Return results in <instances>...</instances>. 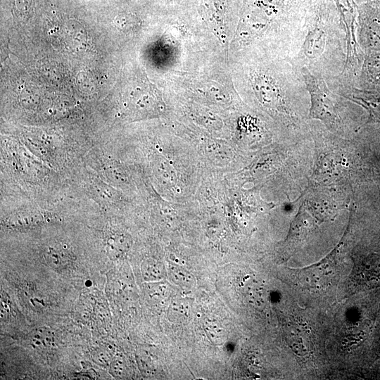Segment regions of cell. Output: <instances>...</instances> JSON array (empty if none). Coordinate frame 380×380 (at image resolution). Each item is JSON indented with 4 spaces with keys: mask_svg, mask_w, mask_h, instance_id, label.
Returning <instances> with one entry per match:
<instances>
[{
    "mask_svg": "<svg viewBox=\"0 0 380 380\" xmlns=\"http://www.w3.org/2000/svg\"><path fill=\"white\" fill-rule=\"evenodd\" d=\"M347 33L335 0H308L286 58L299 70L324 79L343 70Z\"/></svg>",
    "mask_w": 380,
    "mask_h": 380,
    "instance_id": "1",
    "label": "cell"
},
{
    "mask_svg": "<svg viewBox=\"0 0 380 380\" xmlns=\"http://www.w3.org/2000/svg\"><path fill=\"white\" fill-rule=\"evenodd\" d=\"M249 85L258 100L293 123L296 107L310 99L303 75L286 58L279 56L275 66L255 68Z\"/></svg>",
    "mask_w": 380,
    "mask_h": 380,
    "instance_id": "2",
    "label": "cell"
},
{
    "mask_svg": "<svg viewBox=\"0 0 380 380\" xmlns=\"http://www.w3.org/2000/svg\"><path fill=\"white\" fill-rule=\"evenodd\" d=\"M300 71L310 97L308 118L320 120L330 130H338L344 126L345 119L341 111L346 108L350 100L332 90L324 78L305 69Z\"/></svg>",
    "mask_w": 380,
    "mask_h": 380,
    "instance_id": "3",
    "label": "cell"
},
{
    "mask_svg": "<svg viewBox=\"0 0 380 380\" xmlns=\"http://www.w3.org/2000/svg\"><path fill=\"white\" fill-rule=\"evenodd\" d=\"M363 108L368 114L367 122L380 125V91L366 90L356 87L334 91Z\"/></svg>",
    "mask_w": 380,
    "mask_h": 380,
    "instance_id": "4",
    "label": "cell"
},
{
    "mask_svg": "<svg viewBox=\"0 0 380 380\" xmlns=\"http://www.w3.org/2000/svg\"><path fill=\"white\" fill-rule=\"evenodd\" d=\"M356 88L380 91V53L365 56Z\"/></svg>",
    "mask_w": 380,
    "mask_h": 380,
    "instance_id": "5",
    "label": "cell"
},
{
    "mask_svg": "<svg viewBox=\"0 0 380 380\" xmlns=\"http://www.w3.org/2000/svg\"><path fill=\"white\" fill-rule=\"evenodd\" d=\"M44 258L49 265L57 270L65 268L71 262L69 253L61 248H47L44 252Z\"/></svg>",
    "mask_w": 380,
    "mask_h": 380,
    "instance_id": "6",
    "label": "cell"
},
{
    "mask_svg": "<svg viewBox=\"0 0 380 380\" xmlns=\"http://www.w3.org/2000/svg\"><path fill=\"white\" fill-rule=\"evenodd\" d=\"M359 279L366 282L376 279L380 275V260L370 257L365 260L357 270Z\"/></svg>",
    "mask_w": 380,
    "mask_h": 380,
    "instance_id": "7",
    "label": "cell"
},
{
    "mask_svg": "<svg viewBox=\"0 0 380 380\" xmlns=\"http://www.w3.org/2000/svg\"><path fill=\"white\" fill-rule=\"evenodd\" d=\"M107 247L110 256L117 258L126 251L127 239L121 234L110 235L107 239Z\"/></svg>",
    "mask_w": 380,
    "mask_h": 380,
    "instance_id": "8",
    "label": "cell"
},
{
    "mask_svg": "<svg viewBox=\"0 0 380 380\" xmlns=\"http://www.w3.org/2000/svg\"><path fill=\"white\" fill-rule=\"evenodd\" d=\"M32 341L37 346L48 348L53 345V336L48 330L41 329L36 330L32 336Z\"/></svg>",
    "mask_w": 380,
    "mask_h": 380,
    "instance_id": "9",
    "label": "cell"
},
{
    "mask_svg": "<svg viewBox=\"0 0 380 380\" xmlns=\"http://www.w3.org/2000/svg\"><path fill=\"white\" fill-rule=\"evenodd\" d=\"M93 360L101 366L110 365V353L107 349L97 348L92 352Z\"/></svg>",
    "mask_w": 380,
    "mask_h": 380,
    "instance_id": "10",
    "label": "cell"
},
{
    "mask_svg": "<svg viewBox=\"0 0 380 380\" xmlns=\"http://www.w3.org/2000/svg\"><path fill=\"white\" fill-rule=\"evenodd\" d=\"M141 270L143 277L147 280H154L160 277V269L153 264H146Z\"/></svg>",
    "mask_w": 380,
    "mask_h": 380,
    "instance_id": "11",
    "label": "cell"
},
{
    "mask_svg": "<svg viewBox=\"0 0 380 380\" xmlns=\"http://www.w3.org/2000/svg\"><path fill=\"white\" fill-rule=\"evenodd\" d=\"M125 372V365L120 358H115L110 363V372L115 377H122Z\"/></svg>",
    "mask_w": 380,
    "mask_h": 380,
    "instance_id": "12",
    "label": "cell"
},
{
    "mask_svg": "<svg viewBox=\"0 0 380 380\" xmlns=\"http://www.w3.org/2000/svg\"><path fill=\"white\" fill-rule=\"evenodd\" d=\"M373 1V0H355L357 5H359V4H362V3L367 2V1Z\"/></svg>",
    "mask_w": 380,
    "mask_h": 380,
    "instance_id": "13",
    "label": "cell"
}]
</instances>
